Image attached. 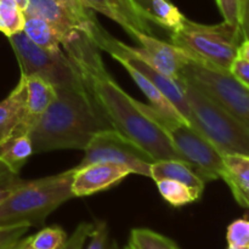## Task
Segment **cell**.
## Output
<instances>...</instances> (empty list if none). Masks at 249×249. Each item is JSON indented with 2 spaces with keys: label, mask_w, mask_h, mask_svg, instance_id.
Returning a JSON list of instances; mask_svg holds the SVG:
<instances>
[{
  "label": "cell",
  "mask_w": 249,
  "mask_h": 249,
  "mask_svg": "<svg viewBox=\"0 0 249 249\" xmlns=\"http://www.w3.org/2000/svg\"><path fill=\"white\" fill-rule=\"evenodd\" d=\"M85 85L56 88V97L29 131L33 153L85 150L92 136L112 129Z\"/></svg>",
  "instance_id": "cell-2"
},
{
  "label": "cell",
  "mask_w": 249,
  "mask_h": 249,
  "mask_svg": "<svg viewBox=\"0 0 249 249\" xmlns=\"http://www.w3.org/2000/svg\"><path fill=\"white\" fill-rule=\"evenodd\" d=\"M238 56L246 58V60L249 61V41L243 40L242 44L238 48Z\"/></svg>",
  "instance_id": "cell-35"
},
{
  "label": "cell",
  "mask_w": 249,
  "mask_h": 249,
  "mask_svg": "<svg viewBox=\"0 0 249 249\" xmlns=\"http://www.w3.org/2000/svg\"><path fill=\"white\" fill-rule=\"evenodd\" d=\"M32 155L33 145L28 134L12 133L0 140V163L12 174L18 175Z\"/></svg>",
  "instance_id": "cell-20"
},
{
  "label": "cell",
  "mask_w": 249,
  "mask_h": 249,
  "mask_svg": "<svg viewBox=\"0 0 249 249\" xmlns=\"http://www.w3.org/2000/svg\"><path fill=\"white\" fill-rule=\"evenodd\" d=\"M160 196L173 207H182L194 203L203 192L170 179H160L155 181Z\"/></svg>",
  "instance_id": "cell-23"
},
{
  "label": "cell",
  "mask_w": 249,
  "mask_h": 249,
  "mask_svg": "<svg viewBox=\"0 0 249 249\" xmlns=\"http://www.w3.org/2000/svg\"><path fill=\"white\" fill-rule=\"evenodd\" d=\"M92 229H94V223L79 224L61 249H83Z\"/></svg>",
  "instance_id": "cell-30"
},
{
  "label": "cell",
  "mask_w": 249,
  "mask_h": 249,
  "mask_svg": "<svg viewBox=\"0 0 249 249\" xmlns=\"http://www.w3.org/2000/svg\"><path fill=\"white\" fill-rule=\"evenodd\" d=\"M121 65L125 68V71L129 73L131 79L136 83V85L140 88L141 91L143 92V95L147 97L148 101H150V105L153 107V108L160 111V113L167 114V116L177 117V118L184 119L181 117V114L178 112V109L173 106L172 102H170L169 100H168L167 97L160 92V90L158 89V88L151 82V80H148L145 75L141 74L138 70L131 67V66L128 65V63L122 62Z\"/></svg>",
  "instance_id": "cell-21"
},
{
  "label": "cell",
  "mask_w": 249,
  "mask_h": 249,
  "mask_svg": "<svg viewBox=\"0 0 249 249\" xmlns=\"http://www.w3.org/2000/svg\"><path fill=\"white\" fill-rule=\"evenodd\" d=\"M74 170L32 181L18 180L0 204V228L15 225L38 226L53 211L72 199Z\"/></svg>",
  "instance_id": "cell-3"
},
{
  "label": "cell",
  "mask_w": 249,
  "mask_h": 249,
  "mask_svg": "<svg viewBox=\"0 0 249 249\" xmlns=\"http://www.w3.org/2000/svg\"><path fill=\"white\" fill-rule=\"evenodd\" d=\"M179 82L190 109L189 123L221 155L249 156V129L185 77Z\"/></svg>",
  "instance_id": "cell-4"
},
{
  "label": "cell",
  "mask_w": 249,
  "mask_h": 249,
  "mask_svg": "<svg viewBox=\"0 0 249 249\" xmlns=\"http://www.w3.org/2000/svg\"><path fill=\"white\" fill-rule=\"evenodd\" d=\"M143 10L148 21L170 32L175 31L185 18L170 0H147Z\"/></svg>",
  "instance_id": "cell-22"
},
{
  "label": "cell",
  "mask_w": 249,
  "mask_h": 249,
  "mask_svg": "<svg viewBox=\"0 0 249 249\" xmlns=\"http://www.w3.org/2000/svg\"><path fill=\"white\" fill-rule=\"evenodd\" d=\"M129 249H180L167 236L150 229H133L129 236Z\"/></svg>",
  "instance_id": "cell-24"
},
{
  "label": "cell",
  "mask_w": 249,
  "mask_h": 249,
  "mask_svg": "<svg viewBox=\"0 0 249 249\" xmlns=\"http://www.w3.org/2000/svg\"><path fill=\"white\" fill-rule=\"evenodd\" d=\"M24 12L38 15L51 22L65 36L66 43L80 34L91 39L100 24L91 10L79 0H28Z\"/></svg>",
  "instance_id": "cell-11"
},
{
  "label": "cell",
  "mask_w": 249,
  "mask_h": 249,
  "mask_svg": "<svg viewBox=\"0 0 249 249\" xmlns=\"http://www.w3.org/2000/svg\"><path fill=\"white\" fill-rule=\"evenodd\" d=\"M26 112V88L22 78L15 89L0 101V140L21 126Z\"/></svg>",
  "instance_id": "cell-17"
},
{
  "label": "cell",
  "mask_w": 249,
  "mask_h": 249,
  "mask_svg": "<svg viewBox=\"0 0 249 249\" xmlns=\"http://www.w3.org/2000/svg\"><path fill=\"white\" fill-rule=\"evenodd\" d=\"M72 192L74 197H85L99 194L119 184L130 170L124 165L112 163H90L80 168H73Z\"/></svg>",
  "instance_id": "cell-13"
},
{
  "label": "cell",
  "mask_w": 249,
  "mask_h": 249,
  "mask_svg": "<svg viewBox=\"0 0 249 249\" xmlns=\"http://www.w3.org/2000/svg\"><path fill=\"white\" fill-rule=\"evenodd\" d=\"M62 48L113 129L131 139L156 160H181L164 131L139 108L136 100L107 72L100 49L89 36L80 34Z\"/></svg>",
  "instance_id": "cell-1"
},
{
  "label": "cell",
  "mask_w": 249,
  "mask_h": 249,
  "mask_svg": "<svg viewBox=\"0 0 249 249\" xmlns=\"http://www.w3.org/2000/svg\"><path fill=\"white\" fill-rule=\"evenodd\" d=\"M221 179L228 184L233 198L241 207L249 208V156L224 155Z\"/></svg>",
  "instance_id": "cell-16"
},
{
  "label": "cell",
  "mask_w": 249,
  "mask_h": 249,
  "mask_svg": "<svg viewBox=\"0 0 249 249\" xmlns=\"http://www.w3.org/2000/svg\"><path fill=\"white\" fill-rule=\"evenodd\" d=\"M87 247L83 249H117L108 242V229L105 221L94 223V229L88 238Z\"/></svg>",
  "instance_id": "cell-28"
},
{
  "label": "cell",
  "mask_w": 249,
  "mask_h": 249,
  "mask_svg": "<svg viewBox=\"0 0 249 249\" xmlns=\"http://www.w3.org/2000/svg\"><path fill=\"white\" fill-rule=\"evenodd\" d=\"M226 240L230 246H249V220L237 219L228 226Z\"/></svg>",
  "instance_id": "cell-27"
},
{
  "label": "cell",
  "mask_w": 249,
  "mask_h": 249,
  "mask_svg": "<svg viewBox=\"0 0 249 249\" xmlns=\"http://www.w3.org/2000/svg\"><path fill=\"white\" fill-rule=\"evenodd\" d=\"M131 38L140 45L139 48L128 45L134 55L142 58L163 74L179 79L182 66L186 61V53L184 51L173 44L155 38L152 34H146L140 31L134 32Z\"/></svg>",
  "instance_id": "cell-12"
},
{
  "label": "cell",
  "mask_w": 249,
  "mask_h": 249,
  "mask_svg": "<svg viewBox=\"0 0 249 249\" xmlns=\"http://www.w3.org/2000/svg\"><path fill=\"white\" fill-rule=\"evenodd\" d=\"M150 178L153 181L160 179H170L203 192L207 182L195 172L191 165L181 160H156L152 163Z\"/></svg>",
  "instance_id": "cell-18"
},
{
  "label": "cell",
  "mask_w": 249,
  "mask_h": 249,
  "mask_svg": "<svg viewBox=\"0 0 249 249\" xmlns=\"http://www.w3.org/2000/svg\"><path fill=\"white\" fill-rule=\"evenodd\" d=\"M26 88V112L18 130L15 133L28 134L39 117L49 108L56 97V88L36 75H21Z\"/></svg>",
  "instance_id": "cell-15"
},
{
  "label": "cell",
  "mask_w": 249,
  "mask_h": 249,
  "mask_svg": "<svg viewBox=\"0 0 249 249\" xmlns=\"http://www.w3.org/2000/svg\"><path fill=\"white\" fill-rule=\"evenodd\" d=\"M135 1H136V4H138L139 6H140L141 9L143 10V7H145V5H146V2H147V0H135ZM143 12H145V10H143ZM145 14H146V12H145ZM146 16H147V15H146Z\"/></svg>",
  "instance_id": "cell-39"
},
{
  "label": "cell",
  "mask_w": 249,
  "mask_h": 249,
  "mask_svg": "<svg viewBox=\"0 0 249 249\" xmlns=\"http://www.w3.org/2000/svg\"><path fill=\"white\" fill-rule=\"evenodd\" d=\"M17 175L12 174L2 163H0V186L6 187V189H12L15 184L18 181Z\"/></svg>",
  "instance_id": "cell-34"
},
{
  "label": "cell",
  "mask_w": 249,
  "mask_h": 249,
  "mask_svg": "<svg viewBox=\"0 0 249 249\" xmlns=\"http://www.w3.org/2000/svg\"><path fill=\"white\" fill-rule=\"evenodd\" d=\"M180 77L194 83L249 129V89L240 84L230 72L186 55Z\"/></svg>",
  "instance_id": "cell-8"
},
{
  "label": "cell",
  "mask_w": 249,
  "mask_h": 249,
  "mask_svg": "<svg viewBox=\"0 0 249 249\" xmlns=\"http://www.w3.org/2000/svg\"><path fill=\"white\" fill-rule=\"evenodd\" d=\"M22 32L32 43L46 50H61L66 43L65 36L51 22L29 12H24V27Z\"/></svg>",
  "instance_id": "cell-19"
},
{
  "label": "cell",
  "mask_w": 249,
  "mask_h": 249,
  "mask_svg": "<svg viewBox=\"0 0 249 249\" xmlns=\"http://www.w3.org/2000/svg\"><path fill=\"white\" fill-rule=\"evenodd\" d=\"M24 11L14 0H0V32L9 38L23 31Z\"/></svg>",
  "instance_id": "cell-25"
},
{
  "label": "cell",
  "mask_w": 249,
  "mask_h": 249,
  "mask_svg": "<svg viewBox=\"0 0 249 249\" xmlns=\"http://www.w3.org/2000/svg\"><path fill=\"white\" fill-rule=\"evenodd\" d=\"M224 21L240 27V0H216Z\"/></svg>",
  "instance_id": "cell-31"
},
{
  "label": "cell",
  "mask_w": 249,
  "mask_h": 249,
  "mask_svg": "<svg viewBox=\"0 0 249 249\" xmlns=\"http://www.w3.org/2000/svg\"><path fill=\"white\" fill-rule=\"evenodd\" d=\"M233 78L237 80L240 84H242L243 87H246L249 89V61L246 58L237 56V57L233 60L232 65H231L230 71Z\"/></svg>",
  "instance_id": "cell-32"
},
{
  "label": "cell",
  "mask_w": 249,
  "mask_h": 249,
  "mask_svg": "<svg viewBox=\"0 0 249 249\" xmlns=\"http://www.w3.org/2000/svg\"><path fill=\"white\" fill-rule=\"evenodd\" d=\"M228 249H249V246H228Z\"/></svg>",
  "instance_id": "cell-40"
},
{
  "label": "cell",
  "mask_w": 249,
  "mask_h": 249,
  "mask_svg": "<svg viewBox=\"0 0 249 249\" xmlns=\"http://www.w3.org/2000/svg\"><path fill=\"white\" fill-rule=\"evenodd\" d=\"M21 75H36L55 88H79L84 85L77 68L66 53L61 50L51 51L32 43L23 32L9 36Z\"/></svg>",
  "instance_id": "cell-7"
},
{
  "label": "cell",
  "mask_w": 249,
  "mask_h": 249,
  "mask_svg": "<svg viewBox=\"0 0 249 249\" xmlns=\"http://www.w3.org/2000/svg\"><path fill=\"white\" fill-rule=\"evenodd\" d=\"M10 191H11V189H6V187L0 186V204L6 199V197L9 196Z\"/></svg>",
  "instance_id": "cell-37"
},
{
  "label": "cell",
  "mask_w": 249,
  "mask_h": 249,
  "mask_svg": "<svg viewBox=\"0 0 249 249\" xmlns=\"http://www.w3.org/2000/svg\"><path fill=\"white\" fill-rule=\"evenodd\" d=\"M84 152V157L75 168L97 162L112 163L124 165L131 174L150 178L151 165L156 162L147 151L113 128L95 134Z\"/></svg>",
  "instance_id": "cell-9"
},
{
  "label": "cell",
  "mask_w": 249,
  "mask_h": 249,
  "mask_svg": "<svg viewBox=\"0 0 249 249\" xmlns=\"http://www.w3.org/2000/svg\"><path fill=\"white\" fill-rule=\"evenodd\" d=\"M10 249H33V248L29 246L28 237H23L21 241H18V242H17L14 247L10 248Z\"/></svg>",
  "instance_id": "cell-36"
},
{
  "label": "cell",
  "mask_w": 249,
  "mask_h": 249,
  "mask_svg": "<svg viewBox=\"0 0 249 249\" xmlns=\"http://www.w3.org/2000/svg\"><path fill=\"white\" fill-rule=\"evenodd\" d=\"M14 1L16 2L23 11L27 9V6H28V0H14Z\"/></svg>",
  "instance_id": "cell-38"
},
{
  "label": "cell",
  "mask_w": 249,
  "mask_h": 249,
  "mask_svg": "<svg viewBox=\"0 0 249 249\" xmlns=\"http://www.w3.org/2000/svg\"><path fill=\"white\" fill-rule=\"evenodd\" d=\"M85 7L100 12L118 23L129 36L140 31L152 34L150 23L143 10L135 0H79Z\"/></svg>",
  "instance_id": "cell-14"
},
{
  "label": "cell",
  "mask_w": 249,
  "mask_h": 249,
  "mask_svg": "<svg viewBox=\"0 0 249 249\" xmlns=\"http://www.w3.org/2000/svg\"><path fill=\"white\" fill-rule=\"evenodd\" d=\"M242 41L240 27L225 21L218 24H203L185 17L182 23L170 33V44L187 56L228 72L238 56Z\"/></svg>",
  "instance_id": "cell-5"
},
{
  "label": "cell",
  "mask_w": 249,
  "mask_h": 249,
  "mask_svg": "<svg viewBox=\"0 0 249 249\" xmlns=\"http://www.w3.org/2000/svg\"><path fill=\"white\" fill-rule=\"evenodd\" d=\"M139 108L155 122L163 131L182 160L206 182L221 179L224 173L223 155L199 131L186 121L160 113L151 105L136 100Z\"/></svg>",
  "instance_id": "cell-6"
},
{
  "label": "cell",
  "mask_w": 249,
  "mask_h": 249,
  "mask_svg": "<svg viewBox=\"0 0 249 249\" xmlns=\"http://www.w3.org/2000/svg\"><path fill=\"white\" fill-rule=\"evenodd\" d=\"M29 230L28 225H15L0 228V249H10L21 241Z\"/></svg>",
  "instance_id": "cell-29"
},
{
  "label": "cell",
  "mask_w": 249,
  "mask_h": 249,
  "mask_svg": "<svg viewBox=\"0 0 249 249\" xmlns=\"http://www.w3.org/2000/svg\"><path fill=\"white\" fill-rule=\"evenodd\" d=\"M67 238V233L62 228L53 225L29 236L28 242L33 249H61Z\"/></svg>",
  "instance_id": "cell-26"
},
{
  "label": "cell",
  "mask_w": 249,
  "mask_h": 249,
  "mask_svg": "<svg viewBox=\"0 0 249 249\" xmlns=\"http://www.w3.org/2000/svg\"><path fill=\"white\" fill-rule=\"evenodd\" d=\"M240 28L243 40L249 41V0H240Z\"/></svg>",
  "instance_id": "cell-33"
},
{
  "label": "cell",
  "mask_w": 249,
  "mask_h": 249,
  "mask_svg": "<svg viewBox=\"0 0 249 249\" xmlns=\"http://www.w3.org/2000/svg\"><path fill=\"white\" fill-rule=\"evenodd\" d=\"M125 249H129V247H126V248H125Z\"/></svg>",
  "instance_id": "cell-41"
},
{
  "label": "cell",
  "mask_w": 249,
  "mask_h": 249,
  "mask_svg": "<svg viewBox=\"0 0 249 249\" xmlns=\"http://www.w3.org/2000/svg\"><path fill=\"white\" fill-rule=\"evenodd\" d=\"M91 40L94 41L95 45L101 50L107 51L114 60L118 61L119 63L125 62L138 70L142 75H145L148 80L153 83L158 89L160 90L163 95L172 102L173 106L178 109L182 118L189 123L190 119V109L187 105V100L185 97L184 90H182L181 84L179 79H174L172 77L163 74L160 71L153 68L152 66L148 65L142 58L138 57L129 50L128 45L122 41L114 39L111 34L107 33L101 24H99L96 31L94 32L91 36Z\"/></svg>",
  "instance_id": "cell-10"
}]
</instances>
